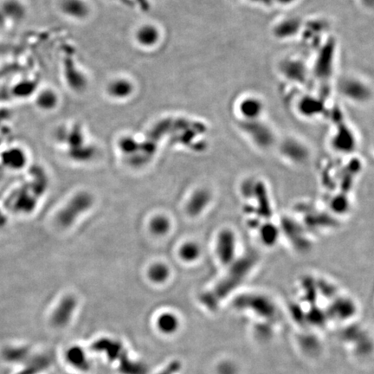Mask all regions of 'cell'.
Instances as JSON below:
<instances>
[{
    "mask_svg": "<svg viewBox=\"0 0 374 374\" xmlns=\"http://www.w3.org/2000/svg\"><path fill=\"white\" fill-rule=\"evenodd\" d=\"M213 251L222 268H228L236 262L239 257L238 236L232 228L223 227L218 230L214 237Z\"/></svg>",
    "mask_w": 374,
    "mask_h": 374,
    "instance_id": "1",
    "label": "cell"
},
{
    "mask_svg": "<svg viewBox=\"0 0 374 374\" xmlns=\"http://www.w3.org/2000/svg\"><path fill=\"white\" fill-rule=\"evenodd\" d=\"M211 201L212 193L207 188L201 187L192 193L185 205V210L189 216L199 217L207 210Z\"/></svg>",
    "mask_w": 374,
    "mask_h": 374,
    "instance_id": "2",
    "label": "cell"
},
{
    "mask_svg": "<svg viewBox=\"0 0 374 374\" xmlns=\"http://www.w3.org/2000/svg\"><path fill=\"white\" fill-rule=\"evenodd\" d=\"M76 308V302L74 297H65L61 301L58 307L52 315V322L57 327H64L69 323L74 311Z\"/></svg>",
    "mask_w": 374,
    "mask_h": 374,
    "instance_id": "3",
    "label": "cell"
},
{
    "mask_svg": "<svg viewBox=\"0 0 374 374\" xmlns=\"http://www.w3.org/2000/svg\"><path fill=\"white\" fill-rule=\"evenodd\" d=\"M178 256L179 259L184 263L193 264L201 258V245L193 240H187L179 245Z\"/></svg>",
    "mask_w": 374,
    "mask_h": 374,
    "instance_id": "4",
    "label": "cell"
},
{
    "mask_svg": "<svg viewBox=\"0 0 374 374\" xmlns=\"http://www.w3.org/2000/svg\"><path fill=\"white\" fill-rule=\"evenodd\" d=\"M179 319L172 312H165L158 315L156 320V327L162 334H173L179 328Z\"/></svg>",
    "mask_w": 374,
    "mask_h": 374,
    "instance_id": "5",
    "label": "cell"
},
{
    "mask_svg": "<svg viewBox=\"0 0 374 374\" xmlns=\"http://www.w3.org/2000/svg\"><path fill=\"white\" fill-rule=\"evenodd\" d=\"M257 235L262 245L271 247L278 241L280 230L277 225H274L271 222H265L258 229Z\"/></svg>",
    "mask_w": 374,
    "mask_h": 374,
    "instance_id": "6",
    "label": "cell"
},
{
    "mask_svg": "<svg viewBox=\"0 0 374 374\" xmlns=\"http://www.w3.org/2000/svg\"><path fill=\"white\" fill-rule=\"evenodd\" d=\"M66 360L75 368L86 371L90 368V362L85 352L79 346H72L66 352Z\"/></svg>",
    "mask_w": 374,
    "mask_h": 374,
    "instance_id": "7",
    "label": "cell"
},
{
    "mask_svg": "<svg viewBox=\"0 0 374 374\" xmlns=\"http://www.w3.org/2000/svg\"><path fill=\"white\" fill-rule=\"evenodd\" d=\"M171 270L165 262H154L147 271V277L153 283H164L169 279Z\"/></svg>",
    "mask_w": 374,
    "mask_h": 374,
    "instance_id": "8",
    "label": "cell"
},
{
    "mask_svg": "<svg viewBox=\"0 0 374 374\" xmlns=\"http://www.w3.org/2000/svg\"><path fill=\"white\" fill-rule=\"evenodd\" d=\"M172 223L165 215H157L150 220L149 230L155 236H165L170 231Z\"/></svg>",
    "mask_w": 374,
    "mask_h": 374,
    "instance_id": "9",
    "label": "cell"
},
{
    "mask_svg": "<svg viewBox=\"0 0 374 374\" xmlns=\"http://www.w3.org/2000/svg\"><path fill=\"white\" fill-rule=\"evenodd\" d=\"M2 355L7 362L20 363L28 357L29 349L24 346H9L4 349Z\"/></svg>",
    "mask_w": 374,
    "mask_h": 374,
    "instance_id": "10",
    "label": "cell"
},
{
    "mask_svg": "<svg viewBox=\"0 0 374 374\" xmlns=\"http://www.w3.org/2000/svg\"><path fill=\"white\" fill-rule=\"evenodd\" d=\"M137 40L144 45H151L155 43L158 33L152 26H143L137 32Z\"/></svg>",
    "mask_w": 374,
    "mask_h": 374,
    "instance_id": "11",
    "label": "cell"
},
{
    "mask_svg": "<svg viewBox=\"0 0 374 374\" xmlns=\"http://www.w3.org/2000/svg\"><path fill=\"white\" fill-rule=\"evenodd\" d=\"M47 366V360L43 358H36L34 360L27 362L25 368L21 371L20 374H36L42 371Z\"/></svg>",
    "mask_w": 374,
    "mask_h": 374,
    "instance_id": "12",
    "label": "cell"
},
{
    "mask_svg": "<svg viewBox=\"0 0 374 374\" xmlns=\"http://www.w3.org/2000/svg\"><path fill=\"white\" fill-rule=\"evenodd\" d=\"M130 85L127 82L115 81L110 84V91L115 96H123L130 92Z\"/></svg>",
    "mask_w": 374,
    "mask_h": 374,
    "instance_id": "13",
    "label": "cell"
},
{
    "mask_svg": "<svg viewBox=\"0 0 374 374\" xmlns=\"http://www.w3.org/2000/svg\"><path fill=\"white\" fill-rule=\"evenodd\" d=\"M24 162H25L24 156L23 155V153L19 152H12L9 153L6 157V165L13 169L21 168L24 164Z\"/></svg>",
    "mask_w": 374,
    "mask_h": 374,
    "instance_id": "14",
    "label": "cell"
},
{
    "mask_svg": "<svg viewBox=\"0 0 374 374\" xmlns=\"http://www.w3.org/2000/svg\"><path fill=\"white\" fill-rule=\"evenodd\" d=\"M179 369V366L177 365V363H173L170 366H168V368L166 369L164 371H162V373L159 374H173L177 370Z\"/></svg>",
    "mask_w": 374,
    "mask_h": 374,
    "instance_id": "15",
    "label": "cell"
}]
</instances>
